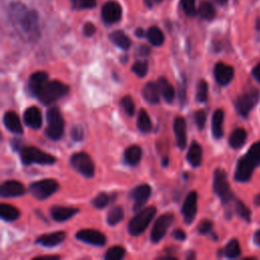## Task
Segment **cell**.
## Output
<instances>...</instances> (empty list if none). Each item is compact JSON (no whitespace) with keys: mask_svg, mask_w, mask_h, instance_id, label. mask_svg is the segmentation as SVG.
I'll list each match as a JSON object with an SVG mask.
<instances>
[{"mask_svg":"<svg viewBox=\"0 0 260 260\" xmlns=\"http://www.w3.org/2000/svg\"><path fill=\"white\" fill-rule=\"evenodd\" d=\"M10 18L19 28L29 37L39 35L38 14L34 10H28L21 3H12L9 9Z\"/></svg>","mask_w":260,"mask_h":260,"instance_id":"6da1fadb","label":"cell"},{"mask_svg":"<svg viewBox=\"0 0 260 260\" xmlns=\"http://www.w3.org/2000/svg\"><path fill=\"white\" fill-rule=\"evenodd\" d=\"M69 91V86L59 80L46 81L37 93L38 100L43 105H50L65 95Z\"/></svg>","mask_w":260,"mask_h":260,"instance_id":"7a4b0ae2","label":"cell"},{"mask_svg":"<svg viewBox=\"0 0 260 260\" xmlns=\"http://www.w3.org/2000/svg\"><path fill=\"white\" fill-rule=\"evenodd\" d=\"M156 213L155 206H148L139 210L137 214L128 222V232L131 236H138L142 234Z\"/></svg>","mask_w":260,"mask_h":260,"instance_id":"3957f363","label":"cell"},{"mask_svg":"<svg viewBox=\"0 0 260 260\" xmlns=\"http://www.w3.org/2000/svg\"><path fill=\"white\" fill-rule=\"evenodd\" d=\"M47 122L46 136L51 140H59L64 132V120L57 107H51L47 111Z\"/></svg>","mask_w":260,"mask_h":260,"instance_id":"277c9868","label":"cell"},{"mask_svg":"<svg viewBox=\"0 0 260 260\" xmlns=\"http://www.w3.org/2000/svg\"><path fill=\"white\" fill-rule=\"evenodd\" d=\"M20 159L24 166L30 164L40 165H53L56 161V157L50 153H47L36 146H25L20 150Z\"/></svg>","mask_w":260,"mask_h":260,"instance_id":"5b68a950","label":"cell"},{"mask_svg":"<svg viewBox=\"0 0 260 260\" xmlns=\"http://www.w3.org/2000/svg\"><path fill=\"white\" fill-rule=\"evenodd\" d=\"M213 191L221 199L222 204H229L233 199V193L230 189L226 173L221 169H216L213 173Z\"/></svg>","mask_w":260,"mask_h":260,"instance_id":"8992f818","label":"cell"},{"mask_svg":"<svg viewBox=\"0 0 260 260\" xmlns=\"http://www.w3.org/2000/svg\"><path fill=\"white\" fill-rule=\"evenodd\" d=\"M59 189V184L54 179H44L29 184L28 192L35 198L43 200L51 196Z\"/></svg>","mask_w":260,"mask_h":260,"instance_id":"52a82bcc","label":"cell"},{"mask_svg":"<svg viewBox=\"0 0 260 260\" xmlns=\"http://www.w3.org/2000/svg\"><path fill=\"white\" fill-rule=\"evenodd\" d=\"M70 165L85 178H92L94 175V165L91 157L85 152H76L70 157Z\"/></svg>","mask_w":260,"mask_h":260,"instance_id":"ba28073f","label":"cell"},{"mask_svg":"<svg viewBox=\"0 0 260 260\" xmlns=\"http://www.w3.org/2000/svg\"><path fill=\"white\" fill-rule=\"evenodd\" d=\"M259 100V92L256 89H250L239 95L235 102V107L239 115L247 118L254 106Z\"/></svg>","mask_w":260,"mask_h":260,"instance_id":"9c48e42d","label":"cell"},{"mask_svg":"<svg viewBox=\"0 0 260 260\" xmlns=\"http://www.w3.org/2000/svg\"><path fill=\"white\" fill-rule=\"evenodd\" d=\"M174 220V215L170 212L157 217L150 233V240L152 243H158L166 235L168 229Z\"/></svg>","mask_w":260,"mask_h":260,"instance_id":"30bf717a","label":"cell"},{"mask_svg":"<svg viewBox=\"0 0 260 260\" xmlns=\"http://www.w3.org/2000/svg\"><path fill=\"white\" fill-rule=\"evenodd\" d=\"M76 239L84 243L94 245V246H104L106 244L107 238L100 231L92 229H83L76 233Z\"/></svg>","mask_w":260,"mask_h":260,"instance_id":"8fae6325","label":"cell"},{"mask_svg":"<svg viewBox=\"0 0 260 260\" xmlns=\"http://www.w3.org/2000/svg\"><path fill=\"white\" fill-rule=\"evenodd\" d=\"M150 194H151V188L148 184H140L135 188H133L129 193L130 197L134 201L133 209L135 211H138L148 200Z\"/></svg>","mask_w":260,"mask_h":260,"instance_id":"7c38bea8","label":"cell"},{"mask_svg":"<svg viewBox=\"0 0 260 260\" xmlns=\"http://www.w3.org/2000/svg\"><path fill=\"white\" fill-rule=\"evenodd\" d=\"M196 212H197V193L196 191H191L187 194L182 206V214L184 217V221L190 224L195 218Z\"/></svg>","mask_w":260,"mask_h":260,"instance_id":"4fadbf2b","label":"cell"},{"mask_svg":"<svg viewBox=\"0 0 260 260\" xmlns=\"http://www.w3.org/2000/svg\"><path fill=\"white\" fill-rule=\"evenodd\" d=\"M213 74L219 85H228L234 78V68L222 62H218L214 66Z\"/></svg>","mask_w":260,"mask_h":260,"instance_id":"5bb4252c","label":"cell"},{"mask_svg":"<svg viewBox=\"0 0 260 260\" xmlns=\"http://www.w3.org/2000/svg\"><path fill=\"white\" fill-rule=\"evenodd\" d=\"M102 16L107 23H114L119 21L122 16L121 6L115 1H109L105 3L102 9Z\"/></svg>","mask_w":260,"mask_h":260,"instance_id":"9a60e30c","label":"cell"},{"mask_svg":"<svg viewBox=\"0 0 260 260\" xmlns=\"http://www.w3.org/2000/svg\"><path fill=\"white\" fill-rule=\"evenodd\" d=\"M25 192L24 186L15 180H8L1 184L0 195L2 197H16L21 196Z\"/></svg>","mask_w":260,"mask_h":260,"instance_id":"2e32d148","label":"cell"},{"mask_svg":"<svg viewBox=\"0 0 260 260\" xmlns=\"http://www.w3.org/2000/svg\"><path fill=\"white\" fill-rule=\"evenodd\" d=\"M23 120L25 125L32 129H39L42 126V113L39 108L31 106L23 112Z\"/></svg>","mask_w":260,"mask_h":260,"instance_id":"e0dca14e","label":"cell"},{"mask_svg":"<svg viewBox=\"0 0 260 260\" xmlns=\"http://www.w3.org/2000/svg\"><path fill=\"white\" fill-rule=\"evenodd\" d=\"M48 80V73L45 71H37L32 73L27 82V91L30 95L37 96L38 91L40 90L41 86Z\"/></svg>","mask_w":260,"mask_h":260,"instance_id":"ac0fdd59","label":"cell"},{"mask_svg":"<svg viewBox=\"0 0 260 260\" xmlns=\"http://www.w3.org/2000/svg\"><path fill=\"white\" fill-rule=\"evenodd\" d=\"M254 168L242 156L239 158L236 172H235V180L238 182H247L251 179Z\"/></svg>","mask_w":260,"mask_h":260,"instance_id":"d6986e66","label":"cell"},{"mask_svg":"<svg viewBox=\"0 0 260 260\" xmlns=\"http://www.w3.org/2000/svg\"><path fill=\"white\" fill-rule=\"evenodd\" d=\"M65 237L66 235L62 231L53 232V233L45 234L38 237L36 240V243L45 247H54L61 244L65 240Z\"/></svg>","mask_w":260,"mask_h":260,"instance_id":"ffe728a7","label":"cell"},{"mask_svg":"<svg viewBox=\"0 0 260 260\" xmlns=\"http://www.w3.org/2000/svg\"><path fill=\"white\" fill-rule=\"evenodd\" d=\"M174 132L176 135L177 145L184 149L186 146V140H187V134H186V122L185 119L181 116H178L174 120Z\"/></svg>","mask_w":260,"mask_h":260,"instance_id":"44dd1931","label":"cell"},{"mask_svg":"<svg viewBox=\"0 0 260 260\" xmlns=\"http://www.w3.org/2000/svg\"><path fill=\"white\" fill-rule=\"evenodd\" d=\"M77 212H78V209L74 208V207L54 205L50 208V214H51L52 218L56 221L67 220Z\"/></svg>","mask_w":260,"mask_h":260,"instance_id":"7402d4cb","label":"cell"},{"mask_svg":"<svg viewBox=\"0 0 260 260\" xmlns=\"http://www.w3.org/2000/svg\"><path fill=\"white\" fill-rule=\"evenodd\" d=\"M3 123L9 131H11L15 134L22 133V125H21L18 115L15 112L7 111L3 116Z\"/></svg>","mask_w":260,"mask_h":260,"instance_id":"603a6c76","label":"cell"},{"mask_svg":"<svg viewBox=\"0 0 260 260\" xmlns=\"http://www.w3.org/2000/svg\"><path fill=\"white\" fill-rule=\"evenodd\" d=\"M141 92H142L143 99L146 102H148L150 104H157L159 102L160 91H159L157 83H154L152 81L145 83Z\"/></svg>","mask_w":260,"mask_h":260,"instance_id":"cb8c5ba5","label":"cell"},{"mask_svg":"<svg viewBox=\"0 0 260 260\" xmlns=\"http://www.w3.org/2000/svg\"><path fill=\"white\" fill-rule=\"evenodd\" d=\"M224 118V113L221 109H217L214 111L212 115V122H211V130H212V135L214 138L219 139L223 135V130H222V122Z\"/></svg>","mask_w":260,"mask_h":260,"instance_id":"d4e9b609","label":"cell"},{"mask_svg":"<svg viewBox=\"0 0 260 260\" xmlns=\"http://www.w3.org/2000/svg\"><path fill=\"white\" fill-rule=\"evenodd\" d=\"M187 160L192 167H198L202 161V148L200 144L196 141H193L189 146L187 156Z\"/></svg>","mask_w":260,"mask_h":260,"instance_id":"484cf974","label":"cell"},{"mask_svg":"<svg viewBox=\"0 0 260 260\" xmlns=\"http://www.w3.org/2000/svg\"><path fill=\"white\" fill-rule=\"evenodd\" d=\"M142 156V149L139 145H131L124 151V160L129 166H136L139 164Z\"/></svg>","mask_w":260,"mask_h":260,"instance_id":"4316f807","label":"cell"},{"mask_svg":"<svg viewBox=\"0 0 260 260\" xmlns=\"http://www.w3.org/2000/svg\"><path fill=\"white\" fill-rule=\"evenodd\" d=\"M157 85L159 88V91L164 98V100L167 103H172L175 98V89L173 85L169 82V80L166 77H159L157 79Z\"/></svg>","mask_w":260,"mask_h":260,"instance_id":"83f0119b","label":"cell"},{"mask_svg":"<svg viewBox=\"0 0 260 260\" xmlns=\"http://www.w3.org/2000/svg\"><path fill=\"white\" fill-rule=\"evenodd\" d=\"M109 38L113 44H115L117 47H119L123 50H127L131 45V40L122 30H115V31L111 32Z\"/></svg>","mask_w":260,"mask_h":260,"instance_id":"f1b7e54d","label":"cell"},{"mask_svg":"<svg viewBox=\"0 0 260 260\" xmlns=\"http://www.w3.org/2000/svg\"><path fill=\"white\" fill-rule=\"evenodd\" d=\"M246 138H247L246 130L243 128H237L231 133L229 137V144L233 148H240L246 142Z\"/></svg>","mask_w":260,"mask_h":260,"instance_id":"f546056e","label":"cell"},{"mask_svg":"<svg viewBox=\"0 0 260 260\" xmlns=\"http://www.w3.org/2000/svg\"><path fill=\"white\" fill-rule=\"evenodd\" d=\"M254 169L260 166V140L252 144L247 153L243 156Z\"/></svg>","mask_w":260,"mask_h":260,"instance_id":"4dcf8cb0","label":"cell"},{"mask_svg":"<svg viewBox=\"0 0 260 260\" xmlns=\"http://www.w3.org/2000/svg\"><path fill=\"white\" fill-rule=\"evenodd\" d=\"M19 210L7 203L0 204V216L6 221H13L19 217Z\"/></svg>","mask_w":260,"mask_h":260,"instance_id":"1f68e13d","label":"cell"},{"mask_svg":"<svg viewBox=\"0 0 260 260\" xmlns=\"http://www.w3.org/2000/svg\"><path fill=\"white\" fill-rule=\"evenodd\" d=\"M146 38L151 45L156 47L161 46L165 42L164 34L157 26H150L146 31Z\"/></svg>","mask_w":260,"mask_h":260,"instance_id":"d6a6232c","label":"cell"},{"mask_svg":"<svg viewBox=\"0 0 260 260\" xmlns=\"http://www.w3.org/2000/svg\"><path fill=\"white\" fill-rule=\"evenodd\" d=\"M124 218V211L121 206L115 205L113 206L107 213V222L110 225H115L118 222H120Z\"/></svg>","mask_w":260,"mask_h":260,"instance_id":"836d02e7","label":"cell"},{"mask_svg":"<svg viewBox=\"0 0 260 260\" xmlns=\"http://www.w3.org/2000/svg\"><path fill=\"white\" fill-rule=\"evenodd\" d=\"M137 127L141 132H149L152 128V124H151V120L149 118V115L143 109H141L138 113Z\"/></svg>","mask_w":260,"mask_h":260,"instance_id":"e575fe53","label":"cell"},{"mask_svg":"<svg viewBox=\"0 0 260 260\" xmlns=\"http://www.w3.org/2000/svg\"><path fill=\"white\" fill-rule=\"evenodd\" d=\"M198 13L201 18H203L205 20H211L215 16V9L210 2L204 1L200 4Z\"/></svg>","mask_w":260,"mask_h":260,"instance_id":"d590c367","label":"cell"},{"mask_svg":"<svg viewBox=\"0 0 260 260\" xmlns=\"http://www.w3.org/2000/svg\"><path fill=\"white\" fill-rule=\"evenodd\" d=\"M224 255L228 258H238L241 255V247L236 239H232L224 248Z\"/></svg>","mask_w":260,"mask_h":260,"instance_id":"8d00e7d4","label":"cell"},{"mask_svg":"<svg viewBox=\"0 0 260 260\" xmlns=\"http://www.w3.org/2000/svg\"><path fill=\"white\" fill-rule=\"evenodd\" d=\"M125 255V249L121 246H113L107 250L105 254L106 260H119Z\"/></svg>","mask_w":260,"mask_h":260,"instance_id":"74e56055","label":"cell"},{"mask_svg":"<svg viewBox=\"0 0 260 260\" xmlns=\"http://www.w3.org/2000/svg\"><path fill=\"white\" fill-rule=\"evenodd\" d=\"M208 95V84L205 80H200L197 85L196 100L199 103H205Z\"/></svg>","mask_w":260,"mask_h":260,"instance_id":"f35d334b","label":"cell"},{"mask_svg":"<svg viewBox=\"0 0 260 260\" xmlns=\"http://www.w3.org/2000/svg\"><path fill=\"white\" fill-rule=\"evenodd\" d=\"M131 70L138 76V77H143L146 75L147 70H148V63L145 60H138L134 62L132 65Z\"/></svg>","mask_w":260,"mask_h":260,"instance_id":"ab89813d","label":"cell"},{"mask_svg":"<svg viewBox=\"0 0 260 260\" xmlns=\"http://www.w3.org/2000/svg\"><path fill=\"white\" fill-rule=\"evenodd\" d=\"M121 107L128 116H133L135 112V105L130 95H125L121 99Z\"/></svg>","mask_w":260,"mask_h":260,"instance_id":"60d3db41","label":"cell"},{"mask_svg":"<svg viewBox=\"0 0 260 260\" xmlns=\"http://www.w3.org/2000/svg\"><path fill=\"white\" fill-rule=\"evenodd\" d=\"M109 202H110V195L107 194V193H105V192L99 193V194L92 199V201H91L92 205H93L94 207H96V208H100V209L106 207Z\"/></svg>","mask_w":260,"mask_h":260,"instance_id":"b9f144b4","label":"cell"},{"mask_svg":"<svg viewBox=\"0 0 260 260\" xmlns=\"http://www.w3.org/2000/svg\"><path fill=\"white\" fill-rule=\"evenodd\" d=\"M236 212L242 217L244 218L246 221H250L251 220V211L250 209L240 200L236 201V206H235Z\"/></svg>","mask_w":260,"mask_h":260,"instance_id":"7bdbcfd3","label":"cell"},{"mask_svg":"<svg viewBox=\"0 0 260 260\" xmlns=\"http://www.w3.org/2000/svg\"><path fill=\"white\" fill-rule=\"evenodd\" d=\"M73 9L80 10L85 8H93L96 5V0H70Z\"/></svg>","mask_w":260,"mask_h":260,"instance_id":"ee69618b","label":"cell"},{"mask_svg":"<svg viewBox=\"0 0 260 260\" xmlns=\"http://www.w3.org/2000/svg\"><path fill=\"white\" fill-rule=\"evenodd\" d=\"M194 121L199 130H202L206 122V112L204 110H198L194 113Z\"/></svg>","mask_w":260,"mask_h":260,"instance_id":"f6af8a7d","label":"cell"},{"mask_svg":"<svg viewBox=\"0 0 260 260\" xmlns=\"http://www.w3.org/2000/svg\"><path fill=\"white\" fill-rule=\"evenodd\" d=\"M181 6L187 15L193 16L196 14L195 0H181Z\"/></svg>","mask_w":260,"mask_h":260,"instance_id":"bcb514c9","label":"cell"},{"mask_svg":"<svg viewBox=\"0 0 260 260\" xmlns=\"http://www.w3.org/2000/svg\"><path fill=\"white\" fill-rule=\"evenodd\" d=\"M70 135H71V138L74 140V141H80L83 139V129L81 126L79 125H74L72 128H71V131H70Z\"/></svg>","mask_w":260,"mask_h":260,"instance_id":"7dc6e473","label":"cell"},{"mask_svg":"<svg viewBox=\"0 0 260 260\" xmlns=\"http://www.w3.org/2000/svg\"><path fill=\"white\" fill-rule=\"evenodd\" d=\"M212 229V221L209 219H203L199 222L197 230L200 234H207L211 231Z\"/></svg>","mask_w":260,"mask_h":260,"instance_id":"c3c4849f","label":"cell"},{"mask_svg":"<svg viewBox=\"0 0 260 260\" xmlns=\"http://www.w3.org/2000/svg\"><path fill=\"white\" fill-rule=\"evenodd\" d=\"M187 86H186V80L183 78L181 82L179 83V100L181 102V105H184L186 101V92H187Z\"/></svg>","mask_w":260,"mask_h":260,"instance_id":"681fc988","label":"cell"},{"mask_svg":"<svg viewBox=\"0 0 260 260\" xmlns=\"http://www.w3.org/2000/svg\"><path fill=\"white\" fill-rule=\"evenodd\" d=\"M95 32V26L91 22H86L83 25V34L86 37H91Z\"/></svg>","mask_w":260,"mask_h":260,"instance_id":"f907efd6","label":"cell"},{"mask_svg":"<svg viewBox=\"0 0 260 260\" xmlns=\"http://www.w3.org/2000/svg\"><path fill=\"white\" fill-rule=\"evenodd\" d=\"M172 236H173V238H175L176 240H179V241H184L186 239V233L182 229H175L172 232Z\"/></svg>","mask_w":260,"mask_h":260,"instance_id":"816d5d0a","label":"cell"},{"mask_svg":"<svg viewBox=\"0 0 260 260\" xmlns=\"http://www.w3.org/2000/svg\"><path fill=\"white\" fill-rule=\"evenodd\" d=\"M137 53H138V56L147 57V56L150 54V49H149V47H147L146 45H140V46L137 48Z\"/></svg>","mask_w":260,"mask_h":260,"instance_id":"f5cc1de1","label":"cell"},{"mask_svg":"<svg viewBox=\"0 0 260 260\" xmlns=\"http://www.w3.org/2000/svg\"><path fill=\"white\" fill-rule=\"evenodd\" d=\"M10 145H11V147H12V149L14 151H20L22 149V147H23L22 146V142L19 139H17V138H13L11 140V142H10Z\"/></svg>","mask_w":260,"mask_h":260,"instance_id":"db71d44e","label":"cell"},{"mask_svg":"<svg viewBox=\"0 0 260 260\" xmlns=\"http://www.w3.org/2000/svg\"><path fill=\"white\" fill-rule=\"evenodd\" d=\"M252 74H253V76L258 80V82L260 83V62L253 68Z\"/></svg>","mask_w":260,"mask_h":260,"instance_id":"11a10c76","label":"cell"},{"mask_svg":"<svg viewBox=\"0 0 260 260\" xmlns=\"http://www.w3.org/2000/svg\"><path fill=\"white\" fill-rule=\"evenodd\" d=\"M254 243L257 245V246H260V230H258L255 234H254Z\"/></svg>","mask_w":260,"mask_h":260,"instance_id":"9f6ffc18","label":"cell"},{"mask_svg":"<svg viewBox=\"0 0 260 260\" xmlns=\"http://www.w3.org/2000/svg\"><path fill=\"white\" fill-rule=\"evenodd\" d=\"M60 257L58 255H46V256H39L35 259H59Z\"/></svg>","mask_w":260,"mask_h":260,"instance_id":"6f0895ef","label":"cell"},{"mask_svg":"<svg viewBox=\"0 0 260 260\" xmlns=\"http://www.w3.org/2000/svg\"><path fill=\"white\" fill-rule=\"evenodd\" d=\"M161 2V0H145V5L148 7H151L152 4H156Z\"/></svg>","mask_w":260,"mask_h":260,"instance_id":"680465c9","label":"cell"},{"mask_svg":"<svg viewBox=\"0 0 260 260\" xmlns=\"http://www.w3.org/2000/svg\"><path fill=\"white\" fill-rule=\"evenodd\" d=\"M169 156H167V155H164L162 156V158H161V166L162 167H167L168 165H169Z\"/></svg>","mask_w":260,"mask_h":260,"instance_id":"91938a15","label":"cell"},{"mask_svg":"<svg viewBox=\"0 0 260 260\" xmlns=\"http://www.w3.org/2000/svg\"><path fill=\"white\" fill-rule=\"evenodd\" d=\"M135 35L137 36V37H139V38H142L143 36H144V31H143V29L142 28H137L136 30H135Z\"/></svg>","mask_w":260,"mask_h":260,"instance_id":"94428289","label":"cell"},{"mask_svg":"<svg viewBox=\"0 0 260 260\" xmlns=\"http://www.w3.org/2000/svg\"><path fill=\"white\" fill-rule=\"evenodd\" d=\"M254 203H255L256 205L260 206V193L255 196V198H254Z\"/></svg>","mask_w":260,"mask_h":260,"instance_id":"6125c7cd","label":"cell"},{"mask_svg":"<svg viewBox=\"0 0 260 260\" xmlns=\"http://www.w3.org/2000/svg\"><path fill=\"white\" fill-rule=\"evenodd\" d=\"M195 257H196V254H195V252H193V251H190L189 254L186 256L187 259H194Z\"/></svg>","mask_w":260,"mask_h":260,"instance_id":"be15d7a7","label":"cell"},{"mask_svg":"<svg viewBox=\"0 0 260 260\" xmlns=\"http://www.w3.org/2000/svg\"><path fill=\"white\" fill-rule=\"evenodd\" d=\"M159 258H160V259H176V258L173 257L172 255H169V256H160Z\"/></svg>","mask_w":260,"mask_h":260,"instance_id":"e7e4bbea","label":"cell"},{"mask_svg":"<svg viewBox=\"0 0 260 260\" xmlns=\"http://www.w3.org/2000/svg\"><path fill=\"white\" fill-rule=\"evenodd\" d=\"M256 28L258 29V30H260V18L257 20V22H256Z\"/></svg>","mask_w":260,"mask_h":260,"instance_id":"03108f58","label":"cell"},{"mask_svg":"<svg viewBox=\"0 0 260 260\" xmlns=\"http://www.w3.org/2000/svg\"><path fill=\"white\" fill-rule=\"evenodd\" d=\"M215 1H216V2H218L219 4H224L228 0H215Z\"/></svg>","mask_w":260,"mask_h":260,"instance_id":"003e7915","label":"cell"}]
</instances>
